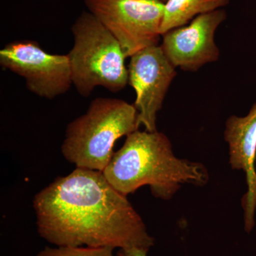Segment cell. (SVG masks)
Returning a JSON list of instances; mask_svg holds the SVG:
<instances>
[{
    "label": "cell",
    "instance_id": "obj_1",
    "mask_svg": "<svg viewBox=\"0 0 256 256\" xmlns=\"http://www.w3.org/2000/svg\"><path fill=\"white\" fill-rule=\"evenodd\" d=\"M127 197L101 172L76 168L35 195L37 232L57 247L150 250L154 238Z\"/></svg>",
    "mask_w": 256,
    "mask_h": 256
},
{
    "label": "cell",
    "instance_id": "obj_2",
    "mask_svg": "<svg viewBox=\"0 0 256 256\" xmlns=\"http://www.w3.org/2000/svg\"><path fill=\"white\" fill-rule=\"evenodd\" d=\"M102 174L124 196L148 185L162 200H171L184 184L202 186L210 178L204 165L176 158L164 133L139 130L127 136Z\"/></svg>",
    "mask_w": 256,
    "mask_h": 256
},
{
    "label": "cell",
    "instance_id": "obj_3",
    "mask_svg": "<svg viewBox=\"0 0 256 256\" xmlns=\"http://www.w3.org/2000/svg\"><path fill=\"white\" fill-rule=\"evenodd\" d=\"M134 104L98 98L85 114L67 126L62 152L77 168L102 172L114 156L118 140L139 130Z\"/></svg>",
    "mask_w": 256,
    "mask_h": 256
},
{
    "label": "cell",
    "instance_id": "obj_4",
    "mask_svg": "<svg viewBox=\"0 0 256 256\" xmlns=\"http://www.w3.org/2000/svg\"><path fill=\"white\" fill-rule=\"evenodd\" d=\"M74 43L68 54L73 85L82 97L102 87L117 92L128 84L126 54L118 41L89 12L72 26Z\"/></svg>",
    "mask_w": 256,
    "mask_h": 256
},
{
    "label": "cell",
    "instance_id": "obj_5",
    "mask_svg": "<svg viewBox=\"0 0 256 256\" xmlns=\"http://www.w3.org/2000/svg\"><path fill=\"white\" fill-rule=\"evenodd\" d=\"M89 12L112 34L126 57L159 44L164 14L160 0H85Z\"/></svg>",
    "mask_w": 256,
    "mask_h": 256
},
{
    "label": "cell",
    "instance_id": "obj_6",
    "mask_svg": "<svg viewBox=\"0 0 256 256\" xmlns=\"http://www.w3.org/2000/svg\"><path fill=\"white\" fill-rule=\"evenodd\" d=\"M0 65L22 77L34 94L54 99L73 85L68 56L45 52L37 42L20 40L0 50Z\"/></svg>",
    "mask_w": 256,
    "mask_h": 256
},
{
    "label": "cell",
    "instance_id": "obj_7",
    "mask_svg": "<svg viewBox=\"0 0 256 256\" xmlns=\"http://www.w3.org/2000/svg\"><path fill=\"white\" fill-rule=\"evenodd\" d=\"M128 70V84L136 94L134 106L138 112V124L150 132L158 130V114L176 77V68L158 44L132 55Z\"/></svg>",
    "mask_w": 256,
    "mask_h": 256
},
{
    "label": "cell",
    "instance_id": "obj_8",
    "mask_svg": "<svg viewBox=\"0 0 256 256\" xmlns=\"http://www.w3.org/2000/svg\"><path fill=\"white\" fill-rule=\"evenodd\" d=\"M226 18L225 10H215L164 34L160 46L170 63L175 68L196 72L218 60L220 50L215 42V34Z\"/></svg>",
    "mask_w": 256,
    "mask_h": 256
},
{
    "label": "cell",
    "instance_id": "obj_9",
    "mask_svg": "<svg viewBox=\"0 0 256 256\" xmlns=\"http://www.w3.org/2000/svg\"><path fill=\"white\" fill-rule=\"evenodd\" d=\"M224 139L228 146L232 169L246 174L248 188L242 206L245 230L250 233L255 226L256 210V102L246 116H232L226 120Z\"/></svg>",
    "mask_w": 256,
    "mask_h": 256
},
{
    "label": "cell",
    "instance_id": "obj_10",
    "mask_svg": "<svg viewBox=\"0 0 256 256\" xmlns=\"http://www.w3.org/2000/svg\"><path fill=\"white\" fill-rule=\"evenodd\" d=\"M230 0H166L162 22V36L173 28L184 26L200 15L222 9Z\"/></svg>",
    "mask_w": 256,
    "mask_h": 256
},
{
    "label": "cell",
    "instance_id": "obj_11",
    "mask_svg": "<svg viewBox=\"0 0 256 256\" xmlns=\"http://www.w3.org/2000/svg\"><path fill=\"white\" fill-rule=\"evenodd\" d=\"M110 247H46L36 256H114Z\"/></svg>",
    "mask_w": 256,
    "mask_h": 256
},
{
    "label": "cell",
    "instance_id": "obj_12",
    "mask_svg": "<svg viewBox=\"0 0 256 256\" xmlns=\"http://www.w3.org/2000/svg\"><path fill=\"white\" fill-rule=\"evenodd\" d=\"M148 250L140 248L119 249L117 256H148Z\"/></svg>",
    "mask_w": 256,
    "mask_h": 256
},
{
    "label": "cell",
    "instance_id": "obj_13",
    "mask_svg": "<svg viewBox=\"0 0 256 256\" xmlns=\"http://www.w3.org/2000/svg\"><path fill=\"white\" fill-rule=\"evenodd\" d=\"M160 1L162 2H165L166 1V0H160Z\"/></svg>",
    "mask_w": 256,
    "mask_h": 256
}]
</instances>
